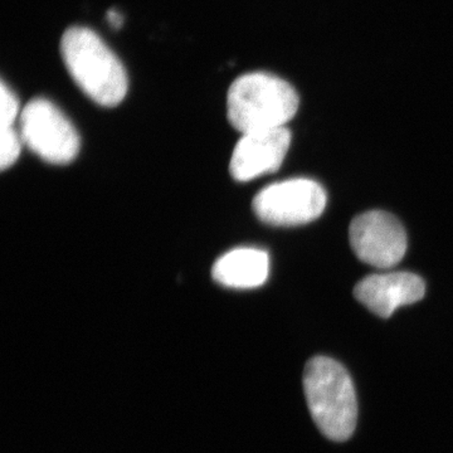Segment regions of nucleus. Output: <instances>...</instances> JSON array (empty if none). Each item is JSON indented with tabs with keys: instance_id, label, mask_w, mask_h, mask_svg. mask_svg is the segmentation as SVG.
Wrapping results in <instances>:
<instances>
[{
	"instance_id": "f257e3e1",
	"label": "nucleus",
	"mask_w": 453,
	"mask_h": 453,
	"mask_svg": "<svg viewBox=\"0 0 453 453\" xmlns=\"http://www.w3.org/2000/svg\"><path fill=\"white\" fill-rule=\"evenodd\" d=\"M61 55L73 81L98 105L118 106L127 96L124 65L92 29L68 28L62 35Z\"/></svg>"
},
{
	"instance_id": "f03ea898",
	"label": "nucleus",
	"mask_w": 453,
	"mask_h": 453,
	"mask_svg": "<svg viewBox=\"0 0 453 453\" xmlns=\"http://www.w3.org/2000/svg\"><path fill=\"white\" fill-rule=\"evenodd\" d=\"M303 389L310 414L325 437L342 442L353 436L357 395L344 366L332 357H312L303 372Z\"/></svg>"
},
{
	"instance_id": "7ed1b4c3",
	"label": "nucleus",
	"mask_w": 453,
	"mask_h": 453,
	"mask_svg": "<svg viewBox=\"0 0 453 453\" xmlns=\"http://www.w3.org/2000/svg\"><path fill=\"white\" fill-rule=\"evenodd\" d=\"M299 101L285 80L265 73H246L229 88L226 116L242 134L279 129L296 115Z\"/></svg>"
},
{
	"instance_id": "20e7f679",
	"label": "nucleus",
	"mask_w": 453,
	"mask_h": 453,
	"mask_svg": "<svg viewBox=\"0 0 453 453\" xmlns=\"http://www.w3.org/2000/svg\"><path fill=\"white\" fill-rule=\"evenodd\" d=\"M20 136L33 153L49 163H71L80 151V136L73 122L47 98H33L23 109Z\"/></svg>"
},
{
	"instance_id": "39448f33",
	"label": "nucleus",
	"mask_w": 453,
	"mask_h": 453,
	"mask_svg": "<svg viewBox=\"0 0 453 453\" xmlns=\"http://www.w3.org/2000/svg\"><path fill=\"white\" fill-rule=\"evenodd\" d=\"M326 205L324 188L311 179H288L271 184L253 199V211L271 226L305 225L319 219Z\"/></svg>"
},
{
	"instance_id": "423d86ee",
	"label": "nucleus",
	"mask_w": 453,
	"mask_h": 453,
	"mask_svg": "<svg viewBox=\"0 0 453 453\" xmlns=\"http://www.w3.org/2000/svg\"><path fill=\"white\" fill-rule=\"evenodd\" d=\"M349 241L357 257L377 268L395 266L407 251L403 226L392 214L371 211L351 222Z\"/></svg>"
},
{
	"instance_id": "0eeeda50",
	"label": "nucleus",
	"mask_w": 453,
	"mask_h": 453,
	"mask_svg": "<svg viewBox=\"0 0 453 453\" xmlns=\"http://www.w3.org/2000/svg\"><path fill=\"white\" fill-rule=\"evenodd\" d=\"M291 144L288 127L243 134L231 159V174L238 181L275 173L282 165Z\"/></svg>"
},
{
	"instance_id": "6e6552de",
	"label": "nucleus",
	"mask_w": 453,
	"mask_h": 453,
	"mask_svg": "<svg viewBox=\"0 0 453 453\" xmlns=\"http://www.w3.org/2000/svg\"><path fill=\"white\" fill-rule=\"evenodd\" d=\"M425 292L421 277L410 273H390L365 277L354 288V296L372 314L388 319L396 309L421 300Z\"/></svg>"
},
{
	"instance_id": "1a4fd4ad",
	"label": "nucleus",
	"mask_w": 453,
	"mask_h": 453,
	"mask_svg": "<svg viewBox=\"0 0 453 453\" xmlns=\"http://www.w3.org/2000/svg\"><path fill=\"white\" fill-rule=\"evenodd\" d=\"M213 279L231 288H255L266 282L270 257L264 250L241 247L222 256L213 266Z\"/></svg>"
},
{
	"instance_id": "9d476101",
	"label": "nucleus",
	"mask_w": 453,
	"mask_h": 453,
	"mask_svg": "<svg viewBox=\"0 0 453 453\" xmlns=\"http://www.w3.org/2000/svg\"><path fill=\"white\" fill-rule=\"evenodd\" d=\"M22 136L14 127L0 131V166L2 170L11 168L17 162L22 149Z\"/></svg>"
},
{
	"instance_id": "9b49d317",
	"label": "nucleus",
	"mask_w": 453,
	"mask_h": 453,
	"mask_svg": "<svg viewBox=\"0 0 453 453\" xmlns=\"http://www.w3.org/2000/svg\"><path fill=\"white\" fill-rule=\"evenodd\" d=\"M0 109H2V115H0V127L2 129L5 127H14V121L17 120L19 115V101L13 89L7 86V83L2 81V88H0Z\"/></svg>"
},
{
	"instance_id": "f8f14e48",
	"label": "nucleus",
	"mask_w": 453,
	"mask_h": 453,
	"mask_svg": "<svg viewBox=\"0 0 453 453\" xmlns=\"http://www.w3.org/2000/svg\"><path fill=\"white\" fill-rule=\"evenodd\" d=\"M107 22L109 25L112 27V28L119 29L121 28L122 25H124V18H122L121 13H119L116 9H110L107 12Z\"/></svg>"
}]
</instances>
